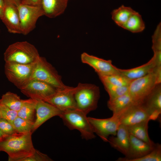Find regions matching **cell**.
Instances as JSON below:
<instances>
[{"instance_id":"obj_1","label":"cell","mask_w":161,"mask_h":161,"mask_svg":"<svg viewBox=\"0 0 161 161\" xmlns=\"http://www.w3.org/2000/svg\"><path fill=\"white\" fill-rule=\"evenodd\" d=\"M32 132L16 133L0 138V151L6 153L8 161H20L33 154L35 149L32 140Z\"/></svg>"},{"instance_id":"obj_2","label":"cell","mask_w":161,"mask_h":161,"mask_svg":"<svg viewBox=\"0 0 161 161\" xmlns=\"http://www.w3.org/2000/svg\"><path fill=\"white\" fill-rule=\"evenodd\" d=\"M39 56L35 47L26 41H18L10 44L4 53L5 63L22 64L35 63Z\"/></svg>"},{"instance_id":"obj_3","label":"cell","mask_w":161,"mask_h":161,"mask_svg":"<svg viewBox=\"0 0 161 161\" xmlns=\"http://www.w3.org/2000/svg\"><path fill=\"white\" fill-rule=\"evenodd\" d=\"M74 93L76 109L87 115L97 107L100 92L99 87L92 84L79 83Z\"/></svg>"},{"instance_id":"obj_4","label":"cell","mask_w":161,"mask_h":161,"mask_svg":"<svg viewBox=\"0 0 161 161\" xmlns=\"http://www.w3.org/2000/svg\"><path fill=\"white\" fill-rule=\"evenodd\" d=\"M86 115L75 109L62 111L59 117L69 129L78 130L83 139L89 140L95 138V136Z\"/></svg>"},{"instance_id":"obj_5","label":"cell","mask_w":161,"mask_h":161,"mask_svg":"<svg viewBox=\"0 0 161 161\" xmlns=\"http://www.w3.org/2000/svg\"><path fill=\"white\" fill-rule=\"evenodd\" d=\"M36 62L29 64L5 63L6 76L10 82L20 89L32 79Z\"/></svg>"},{"instance_id":"obj_6","label":"cell","mask_w":161,"mask_h":161,"mask_svg":"<svg viewBox=\"0 0 161 161\" xmlns=\"http://www.w3.org/2000/svg\"><path fill=\"white\" fill-rule=\"evenodd\" d=\"M32 79L47 83L57 89L66 87L62 81L61 76L46 58L40 56L36 63Z\"/></svg>"},{"instance_id":"obj_7","label":"cell","mask_w":161,"mask_h":161,"mask_svg":"<svg viewBox=\"0 0 161 161\" xmlns=\"http://www.w3.org/2000/svg\"><path fill=\"white\" fill-rule=\"evenodd\" d=\"M158 84L153 72L132 80L128 87V93L134 103H141Z\"/></svg>"},{"instance_id":"obj_8","label":"cell","mask_w":161,"mask_h":161,"mask_svg":"<svg viewBox=\"0 0 161 161\" xmlns=\"http://www.w3.org/2000/svg\"><path fill=\"white\" fill-rule=\"evenodd\" d=\"M17 7L21 34L27 35L35 28L38 19L44 16V13L41 5L34 6L20 4Z\"/></svg>"},{"instance_id":"obj_9","label":"cell","mask_w":161,"mask_h":161,"mask_svg":"<svg viewBox=\"0 0 161 161\" xmlns=\"http://www.w3.org/2000/svg\"><path fill=\"white\" fill-rule=\"evenodd\" d=\"M112 115L117 118L120 124L126 126L150 120L148 112L142 103H134Z\"/></svg>"},{"instance_id":"obj_10","label":"cell","mask_w":161,"mask_h":161,"mask_svg":"<svg viewBox=\"0 0 161 161\" xmlns=\"http://www.w3.org/2000/svg\"><path fill=\"white\" fill-rule=\"evenodd\" d=\"M20 89L30 98L46 101L55 93L57 89L42 81L32 79Z\"/></svg>"},{"instance_id":"obj_11","label":"cell","mask_w":161,"mask_h":161,"mask_svg":"<svg viewBox=\"0 0 161 161\" xmlns=\"http://www.w3.org/2000/svg\"><path fill=\"white\" fill-rule=\"evenodd\" d=\"M88 119L94 133L105 142H108L110 136L116 135L120 125L117 118L113 115L107 118L88 117Z\"/></svg>"},{"instance_id":"obj_12","label":"cell","mask_w":161,"mask_h":161,"mask_svg":"<svg viewBox=\"0 0 161 161\" xmlns=\"http://www.w3.org/2000/svg\"><path fill=\"white\" fill-rule=\"evenodd\" d=\"M75 87L68 86L57 89L55 93L47 102L61 110L64 111L76 109L74 93Z\"/></svg>"},{"instance_id":"obj_13","label":"cell","mask_w":161,"mask_h":161,"mask_svg":"<svg viewBox=\"0 0 161 161\" xmlns=\"http://www.w3.org/2000/svg\"><path fill=\"white\" fill-rule=\"evenodd\" d=\"M81 62L92 67L98 76H107L120 74L118 68L111 60H106L84 52L80 56Z\"/></svg>"},{"instance_id":"obj_14","label":"cell","mask_w":161,"mask_h":161,"mask_svg":"<svg viewBox=\"0 0 161 161\" xmlns=\"http://www.w3.org/2000/svg\"><path fill=\"white\" fill-rule=\"evenodd\" d=\"M129 145L127 156L119 157L116 161H129L141 157L150 152L154 148V145L148 144L129 134Z\"/></svg>"},{"instance_id":"obj_15","label":"cell","mask_w":161,"mask_h":161,"mask_svg":"<svg viewBox=\"0 0 161 161\" xmlns=\"http://www.w3.org/2000/svg\"><path fill=\"white\" fill-rule=\"evenodd\" d=\"M35 109L36 118L32 130L33 133L50 118L60 115L62 111L52 104L42 100H37Z\"/></svg>"},{"instance_id":"obj_16","label":"cell","mask_w":161,"mask_h":161,"mask_svg":"<svg viewBox=\"0 0 161 161\" xmlns=\"http://www.w3.org/2000/svg\"><path fill=\"white\" fill-rule=\"evenodd\" d=\"M8 31L13 34H21L20 19L17 6L5 3L1 18Z\"/></svg>"},{"instance_id":"obj_17","label":"cell","mask_w":161,"mask_h":161,"mask_svg":"<svg viewBox=\"0 0 161 161\" xmlns=\"http://www.w3.org/2000/svg\"><path fill=\"white\" fill-rule=\"evenodd\" d=\"M148 112L150 120H156L161 113V83L156 85L141 103Z\"/></svg>"},{"instance_id":"obj_18","label":"cell","mask_w":161,"mask_h":161,"mask_svg":"<svg viewBox=\"0 0 161 161\" xmlns=\"http://www.w3.org/2000/svg\"><path fill=\"white\" fill-rule=\"evenodd\" d=\"M108 142L112 147L126 157L129 145V133L126 126L120 124L117 130L116 135L109 137Z\"/></svg>"},{"instance_id":"obj_19","label":"cell","mask_w":161,"mask_h":161,"mask_svg":"<svg viewBox=\"0 0 161 161\" xmlns=\"http://www.w3.org/2000/svg\"><path fill=\"white\" fill-rule=\"evenodd\" d=\"M156 66V61L153 56L148 62L140 66L129 69H118L120 74L132 80L153 72Z\"/></svg>"},{"instance_id":"obj_20","label":"cell","mask_w":161,"mask_h":161,"mask_svg":"<svg viewBox=\"0 0 161 161\" xmlns=\"http://www.w3.org/2000/svg\"><path fill=\"white\" fill-rule=\"evenodd\" d=\"M68 0H42L41 6L44 15L55 18L62 14L66 9Z\"/></svg>"},{"instance_id":"obj_21","label":"cell","mask_w":161,"mask_h":161,"mask_svg":"<svg viewBox=\"0 0 161 161\" xmlns=\"http://www.w3.org/2000/svg\"><path fill=\"white\" fill-rule=\"evenodd\" d=\"M149 121L147 120L126 126L129 134L148 144L154 145L155 143L150 139L148 134Z\"/></svg>"},{"instance_id":"obj_22","label":"cell","mask_w":161,"mask_h":161,"mask_svg":"<svg viewBox=\"0 0 161 161\" xmlns=\"http://www.w3.org/2000/svg\"><path fill=\"white\" fill-rule=\"evenodd\" d=\"M134 103L128 92L107 101L109 109L115 114Z\"/></svg>"},{"instance_id":"obj_23","label":"cell","mask_w":161,"mask_h":161,"mask_svg":"<svg viewBox=\"0 0 161 161\" xmlns=\"http://www.w3.org/2000/svg\"><path fill=\"white\" fill-rule=\"evenodd\" d=\"M136 12L130 7L122 5L112 11V18L117 25L122 28L130 17Z\"/></svg>"},{"instance_id":"obj_24","label":"cell","mask_w":161,"mask_h":161,"mask_svg":"<svg viewBox=\"0 0 161 161\" xmlns=\"http://www.w3.org/2000/svg\"><path fill=\"white\" fill-rule=\"evenodd\" d=\"M122 28L131 32L137 33L143 31L145 28V25L141 16L136 11Z\"/></svg>"},{"instance_id":"obj_25","label":"cell","mask_w":161,"mask_h":161,"mask_svg":"<svg viewBox=\"0 0 161 161\" xmlns=\"http://www.w3.org/2000/svg\"><path fill=\"white\" fill-rule=\"evenodd\" d=\"M37 102V100L30 98L25 100L21 108L18 112V116L34 122V117Z\"/></svg>"},{"instance_id":"obj_26","label":"cell","mask_w":161,"mask_h":161,"mask_svg":"<svg viewBox=\"0 0 161 161\" xmlns=\"http://www.w3.org/2000/svg\"><path fill=\"white\" fill-rule=\"evenodd\" d=\"M16 94L8 92L2 95L0 102L10 109L18 112L24 102Z\"/></svg>"},{"instance_id":"obj_27","label":"cell","mask_w":161,"mask_h":161,"mask_svg":"<svg viewBox=\"0 0 161 161\" xmlns=\"http://www.w3.org/2000/svg\"><path fill=\"white\" fill-rule=\"evenodd\" d=\"M108 94L109 100L113 99L128 92V87H119L112 85L103 78L99 77Z\"/></svg>"},{"instance_id":"obj_28","label":"cell","mask_w":161,"mask_h":161,"mask_svg":"<svg viewBox=\"0 0 161 161\" xmlns=\"http://www.w3.org/2000/svg\"><path fill=\"white\" fill-rule=\"evenodd\" d=\"M34 123V122L17 116L13 121V125L17 133H26L32 132Z\"/></svg>"},{"instance_id":"obj_29","label":"cell","mask_w":161,"mask_h":161,"mask_svg":"<svg viewBox=\"0 0 161 161\" xmlns=\"http://www.w3.org/2000/svg\"><path fill=\"white\" fill-rule=\"evenodd\" d=\"M110 83L119 87H128L132 80L121 74H116L107 76H98Z\"/></svg>"},{"instance_id":"obj_30","label":"cell","mask_w":161,"mask_h":161,"mask_svg":"<svg viewBox=\"0 0 161 161\" xmlns=\"http://www.w3.org/2000/svg\"><path fill=\"white\" fill-rule=\"evenodd\" d=\"M161 145L156 143L153 149L149 153L141 157L130 160L129 161H160Z\"/></svg>"},{"instance_id":"obj_31","label":"cell","mask_w":161,"mask_h":161,"mask_svg":"<svg viewBox=\"0 0 161 161\" xmlns=\"http://www.w3.org/2000/svg\"><path fill=\"white\" fill-rule=\"evenodd\" d=\"M0 115L13 125V121L18 116V112L13 110L0 102Z\"/></svg>"},{"instance_id":"obj_32","label":"cell","mask_w":161,"mask_h":161,"mask_svg":"<svg viewBox=\"0 0 161 161\" xmlns=\"http://www.w3.org/2000/svg\"><path fill=\"white\" fill-rule=\"evenodd\" d=\"M52 160L47 155L35 150L31 155L24 158L20 161H51Z\"/></svg>"},{"instance_id":"obj_33","label":"cell","mask_w":161,"mask_h":161,"mask_svg":"<svg viewBox=\"0 0 161 161\" xmlns=\"http://www.w3.org/2000/svg\"><path fill=\"white\" fill-rule=\"evenodd\" d=\"M0 129L4 136L17 133L13 125L6 119L0 118Z\"/></svg>"},{"instance_id":"obj_34","label":"cell","mask_w":161,"mask_h":161,"mask_svg":"<svg viewBox=\"0 0 161 161\" xmlns=\"http://www.w3.org/2000/svg\"><path fill=\"white\" fill-rule=\"evenodd\" d=\"M42 0H21V4L32 5H41Z\"/></svg>"},{"instance_id":"obj_35","label":"cell","mask_w":161,"mask_h":161,"mask_svg":"<svg viewBox=\"0 0 161 161\" xmlns=\"http://www.w3.org/2000/svg\"><path fill=\"white\" fill-rule=\"evenodd\" d=\"M5 3H7L13 4L16 6H18L21 4L20 0H4Z\"/></svg>"},{"instance_id":"obj_36","label":"cell","mask_w":161,"mask_h":161,"mask_svg":"<svg viewBox=\"0 0 161 161\" xmlns=\"http://www.w3.org/2000/svg\"><path fill=\"white\" fill-rule=\"evenodd\" d=\"M5 4L4 0H0V7L3 9L4 7Z\"/></svg>"},{"instance_id":"obj_37","label":"cell","mask_w":161,"mask_h":161,"mask_svg":"<svg viewBox=\"0 0 161 161\" xmlns=\"http://www.w3.org/2000/svg\"><path fill=\"white\" fill-rule=\"evenodd\" d=\"M3 15V9L0 7V19H1Z\"/></svg>"},{"instance_id":"obj_38","label":"cell","mask_w":161,"mask_h":161,"mask_svg":"<svg viewBox=\"0 0 161 161\" xmlns=\"http://www.w3.org/2000/svg\"><path fill=\"white\" fill-rule=\"evenodd\" d=\"M4 136L3 134H2L1 130L0 129V138Z\"/></svg>"},{"instance_id":"obj_39","label":"cell","mask_w":161,"mask_h":161,"mask_svg":"<svg viewBox=\"0 0 161 161\" xmlns=\"http://www.w3.org/2000/svg\"><path fill=\"white\" fill-rule=\"evenodd\" d=\"M1 118V117L0 115V118Z\"/></svg>"},{"instance_id":"obj_40","label":"cell","mask_w":161,"mask_h":161,"mask_svg":"<svg viewBox=\"0 0 161 161\" xmlns=\"http://www.w3.org/2000/svg\"></svg>"}]
</instances>
